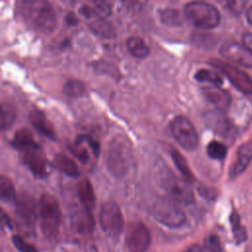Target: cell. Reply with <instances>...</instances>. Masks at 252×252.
<instances>
[{
  "instance_id": "6da1fadb",
  "label": "cell",
  "mask_w": 252,
  "mask_h": 252,
  "mask_svg": "<svg viewBox=\"0 0 252 252\" xmlns=\"http://www.w3.org/2000/svg\"><path fill=\"white\" fill-rule=\"evenodd\" d=\"M17 15L31 29L51 33L57 26L55 11L48 0H17Z\"/></svg>"
},
{
  "instance_id": "7a4b0ae2",
  "label": "cell",
  "mask_w": 252,
  "mask_h": 252,
  "mask_svg": "<svg viewBox=\"0 0 252 252\" xmlns=\"http://www.w3.org/2000/svg\"><path fill=\"white\" fill-rule=\"evenodd\" d=\"M155 171L157 182L167 193L168 197L185 205L194 202V195L188 182L185 179L178 178L166 164L157 161Z\"/></svg>"
},
{
  "instance_id": "3957f363",
  "label": "cell",
  "mask_w": 252,
  "mask_h": 252,
  "mask_svg": "<svg viewBox=\"0 0 252 252\" xmlns=\"http://www.w3.org/2000/svg\"><path fill=\"white\" fill-rule=\"evenodd\" d=\"M133 159L132 146L127 137L118 135L109 143L106 163L109 172L116 178L127 173Z\"/></svg>"
},
{
  "instance_id": "277c9868",
  "label": "cell",
  "mask_w": 252,
  "mask_h": 252,
  "mask_svg": "<svg viewBox=\"0 0 252 252\" xmlns=\"http://www.w3.org/2000/svg\"><path fill=\"white\" fill-rule=\"evenodd\" d=\"M184 18L191 26L199 30H213L220 22V14L217 7L204 1L187 3L184 7Z\"/></svg>"
},
{
  "instance_id": "5b68a950",
  "label": "cell",
  "mask_w": 252,
  "mask_h": 252,
  "mask_svg": "<svg viewBox=\"0 0 252 252\" xmlns=\"http://www.w3.org/2000/svg\"><path fill=\"white\" fill-rule=\"evenodd\" d=\"M40 230L44 237L54 238L61 223V209L54 196L48 193L41 195L38 203Z\"/></svg>"
},
{
  "instance_id": "8992f818",
  "label": "cell",
  "mask_w": 252,
  "mask_h": 252,
  "mask_svg": "<svg viewBox=\"0 0 252 252\" xmlns=\"http://www.w3.org/2000/svg\"><path fill=\"white\" fill-rule=\"evenodd\" d=\"M179 204L170 197H158L152 206V216L167 227H180L186 222L187 218Z\"/></svg>"
},
{
  "instance_id": "52a82bcc",
  "label": "cell",
  "mask_w": 252,
  "mask_h": 252,
  "mask_svg": "<svg viewBox=\"0 0 252 252\" xmlns=\"http://www.w3.org/2000/svg\"><path fill=\"white\" fill-rule=\"evenodd\" d=\"M99 222L102 230L112 239H117L124 227V220L119 205L108 200L101 205L99 211Z\"/></svg>"
},
{
  "instance_id": "ba28073f",
  "label": "cell",
  "mask_w": 252,
  "mask_h": 252,
  "mask_svg": "<svg viewBox=\"0 0 252 252\" xmlns=\"http://www.w3.org/2000/svg\"><path fill=\"white\" fill-rule=\"evenodd\" d=\"M170 132L176 142L185 150L192 151L199 143L198 134L192 122L185 116H175L170 122Z\"/></svg>"
},
{
  "instance_id": "9c48e42d",
  "label": "cell",
  "mask_w": 252,
  "mask_h": 252,
  "mask_svg": "<svg viewBox=\"0 0 252 252\" xmlns=\"http://www.w3.org/2000/svg\"><path fill=\"white\" fill-rule=\"evenodd\" d=\"M210 64L221 72L237 91L243 94H252V80L245 72L230 63L219 59L210 60Z\"/></svg>"
},
{
  "instance_id": "30bf717a",
  "label": "cell",
  "mask_w": 252,
  "mask_h": 252,
  "mask_svg": "<svg viewBox=\"0 0 252 252\" xmlns=\"http://www.w3.org/2000/svg\"><path fill=\"white\" fill-rule=\"evenodd\" d=\"M23 156V161L28 168L38 177L48 174V162L40 146L34 141L19 150Z\"/></svg>"
},
{
  "instance_id": "8fae6325",
  "label": "cell",
  "mask_w": 252,
  "mask_h": 252,
  "mask_svg": "<svg viewBox=\"0 0 252 252\" xmlns=\"http://www.w3.org/2000/svg\"><path fill=\"white\" fill-rule=\"evenodd\" d=\"M151 244V232L143 222L130 225L126 235V246L129 252H146Z\"/></svg>"
},
{
  "instance_id": "7c38bea8",
  "label": "cell",
  "mask_w": 252,
  "mask_h": 252,
  "mask_svg": "<svg viewBox=\"0 0 252 252\" xmlns=\"http://www.w3.org/2000/svg\"><path fill=\"white\" fill-rule=\"evenodd\" d=\"M220 53L229 62L252 68V52L243 43L226 42L220 47Z\"/></svg>"
},
{
  "instance_id": "4fadbf2b",
  "label": "cell",
  "mask_w": 252,
  "mask_h": 252,
  "mask_svg": "<svg viewBox=\"0 0 252 252\" xmlns=\"http://www.w3.org/2000/svg\"><path fill=\"white\" fill-rule=\"evenodd\" d=\"M72 151L83 163H88L92 158L98 157L99 144L89 135H81L77 138Z\"/></svg>"
},
{
  "instance_id": "5bb4252c",
  "label": "cell",
  "mask_w": 252,
  "mask_h": 252,
  "mask_svg": "<svg viewBox=\"0 0 252 252\" xmlns=\"http://www.w3.org/2000/svg\"><path fill=\"white\" fill-rule=\"evenodd\" d=\"M252 160V138L243 143L237 150L234 162L229 168V177L235 178L247 168Z\"/></svg>"
},
{
  "instance_id": "9a60e30c",
  "label": "cell",
  "mask_w": 252,
  "mask_h": 252,
  "mask_svg": "<svg viewBox=\"0 0 252 252\" xmlns=\"http://www.w3.org/2000/svg\"><path fill=\"white\" fill-rule=\"evenodd\" d=\"M15 202L17 204L18 215L23 222L28 226L33 225L36 218V205L34 199L28 194H22Z\"/></svg>"
},
{
  "instance_id": "2e32d148",
  "label": "cell",
  "mask_w": 252,
  "mask_h": 252,
  "mask_svg": "<svg viewBox=\"0 0 252 252\" xmlns=\"http://www.w3.org/2000/svg\"><path fill=\"white\" fill-rule=\"evenodd\" d=\"M202 93L205 96V98L215 105L219 110H223L229 107L231 102V97L229 94L220 89L219 86H213V87H206L202 90Z\"/></svg>"
},
{
  "instance_id": "e0dca14e",
  "label": "cell",
  "mask_w": 252,
  "mask_h": 252,
  "mask_svg": "<svg viewBox=\"0 0 252 252\" xmlns=\"http://www.w3.org/2000/svg\"><path fill=\"white\" fill-rule=\"evenodd\" d=\"M30 121L32 127L37 130L40 134L43 136L54 140L56 135H55V130L52 126V124L49 122V120L46 118L45 114L38 109H33L30 113Z\"/></svg>"
},
{
  "instance_id": "ac0fdd59",
  "label": "cell",
  "mask_w": 252,
  "mask_h": 252,
  "mask_svg": "<svg viewBox=\"0 0 252 252\" xmlns=\"http://www.w3.org/2000/svg\"><path fill=\"white\" fill-rule=\"evenodd\" d=\"M78 196L84 210L92 213L95 207V195L94 187L89 179H82L78 185Z\"/></svg>"
},
{
  "instance_id": "d6986e66",
  "label": "cell",
  "mask_w": 252,
  "mask_h": 252,
  "mask_svg": "<svg viewBox=\"0 0 252 252\" xmlns=\"http://www.w3.org/2000/svg\"><path fill=\"white\" fill-rule=\"evenodd\" d=\"M89 28L95 35L101 38L111 39L116 36L115 29L110 23L105 21V19L98 18L97 20L92 22L89 25Z\"/></svg>"
},
{
  "instance_id": "ffe728a7",
  "label": "cell",
  "mask_w": 252,
  "mask_h": 252,
  "mask_svg": "<svg viewBox=\"0 0 252 252\" xmlns=\"http://www.w3.org/2000/svg\"><path fill=\"white\" fill-rule=\"evenodd\" d=\"M55 164L63 173L70 177H78L80 175V170L78 164L67 155L58 154L55 157Z\"/></svg>"
},
{
  "instance_id": "44dd1931",
  "label": "cell",
  "mask_w": 252,
  "mask_h": 252,
  "mask_svg": "<svg viewBox=\"0 0 252 252\" xmlns=\"http://www.w3.org/2000/svg\"><path fill=\"white\" fill-rule=\"evenodd\" d=\"M126 45L131 55L136 58H146L150 53L149 46L147 45L145 40L139 36L129 37L126 41Z\"/></svg>"
},
{
  "instance_id": "7402d4cb",
  "label": "cell",
  "mask_w": 252,
  "mask_h": 252,
  "mask_svg": "<svg viewBox=\"0 0 252 252\" xmlns=\"http://www.w3.org/2000/svg\"><path fill=\"white\" fill-rule=\"evenodd\" d=\"M16 119V110L14 106L8 102H3L0 108V128L2 131L8 130Z\"/></svg>"
},
{
  "instance_id": "603a6c76",
  "label": "cell",
  "mask_w": 252,
  "mask_h": 252,
  "mask_svg": "<svg viewBox=\"0 0 252 252\" xmlns=\"http://www.w3.org/2000/svg\"><path fill=\"white\" fill-rule=\"evenodd\" d=\"M63 93L66 96L71 98H78L85 94L86 93V86L85 84L76 79L68 80L63 86Z\"/></svg>"
},
{
  "instance_id": "cb8c5ba5",
  "label": "cell",
  "mask_w": 252,
  "mask_h": 252,
  "mask_svg": "<svg viewBox=\"0 0 252 252\" xmlns=\"http://www.w3.org/2000/svg\"><path fill=\"white\" fill-rule=\"evenodd\" d=\"M221 110L218 112H213L208 115V122L212 128L215 129L219 134H226L229 130L228 120L220 113Z\"/></svg>"
},
{
  "instance_id": "d4e9b609",
  "label": "cell",
  "mask_w": 252,
  "mask_h": 252,
  "mask_svg": "<svg viewBox=\"0 0 252 252\" xmlns=\"http://www.w3.org/2000/svg\"><path fill=\"white\" fill-rule=\"evenodd\" d=\"M159 19L163 25L170 27H178L183 23L180 12L173 8H167L159 11Z\"/></svg>"
},
{
  "instance_id": "484cf974",
  "label": "cell",
  "mask_w": 252,
  "mask_h": 252,
  "mask_svg": "<svg viewBox=\"0 0 252 252\" xmlns=\"http://www.w3.org/2000/svg\"><path fill=\"white\" fill-rule=\"evenodd\" d=\"M171 158L174 161L175 166L177 167V169L180 171L181 175L183 176V178L187 181V182H191L194 180V176L187 164V161L185 159V158L176 150H172L171 151Z\"/></svg>"
},
{
  "instance_id": "4316f807",
  "label": "cell",
  "mask_w": 252,
  "mask_h": 252,
  "mask_svg": "<svg viewBox=\"0 0 252 252\" xmlns=\"http://www.w3.org/2000/svg\"><path fill=\"white\" fill-rule=\"evenodd\" d=\"M0 195L3 202H14L17 199L16 190L11 179L5 175L0 177Z\"/></svg>"
},
{
  "instance_id": "83f0119b",
  "label": "cell",
  "mask_w": 252,
  "mask_h": 252,
  "mask_svg": "<svg viewBox=\"0 0 252 252\" xmlns=\"http://www.w3.org/2000/svg\"><path fill=\"white\" fill-rule=\"evenodd\" d=\"M194 78L198 82H204L212 84L213 86H220L222 84V79L220 76L219 73L213 70L209 69H199L195 75Z\"/></svg>"
},
{
  "instance_id": "f1b7e54d",
  "label": "cell",
  "mask_w": 252,
  "mask_h": 252,
  "mask_svg": "<svg viewBox=\"0 0 252 252\" xmlns=\"http://www.w3.org/2000/svg\"><path fill=\"white\" fill-rule=\"evenodd\" d=\"M230 223H231L233 236H234V239L236 240V242L241 243V242L245 241V239L247 238V234H246L245 228L241 225L240 217L238 216V214L236 212H233L230 215Z\"/></svg>"
},
{
  "instance_id": "f546056e",
  "label": "cell",
  "mask_w": 252,
  "mask_h": 252,
  "mask_svg": "<svg viewBox=\"0 0 252 252\" xmlns=\"http://www.w3.org/2000/svg\"><path fill=\"white\" fill-rule=\"evenodd\" d=\"M93 3L94 15L100 19H105L111 14V1L112 0H89Z\"/></svg>"
},
{
  "instance_id": "4dcf8cb0",
  "label": "cell",
  "mask_w": 252,
  "mask_h": 252,
  "mask_svg": "<svg viewBox=\"0 0 252 252\" xmlns=\"http://www.w3.org/2000/svg\"><path fill=\"white\" fill-rule=\"evenodd\" d=\"M207 154L210 158H214V159H223L226 156V153H227V149L226 147L219 142V141H212L208 144L207 146Z\"/></svg>"
},
{
  "instance_id": "1f68e13d",
  "label": "cell",
  "mask_w": 252,
  "mask_h": 252,
  "mask_svg": "<svg viewBox=\"0 0 252 252\" xmlns=\"http://www.w3.org/2000/svg\"><path fill=\"white\" fill-rule=\"evenodd\" d=\"M225 7L234 16L241 15L246 9L248 0H223Z\"/></svg>"
},
{
  "instance_id": "d6a6232c",
  "label": "cell",
  "mask_w": 252,
  "mask_h": 252,
  "mask_svg": "<svg viewBox=\"0 0 252 252\" xmlns=\"http://www.w3.org/2000/svg\"><path fill=\"white\" fill-rule=\"evenodd\" d=\"M12 242L20 252H37L36 248L32 244L26 241L21 235L14 234L12 236Z\"/></svg>"
},
{
  "instance_id": "836d02e7",
  "label": "cell",
  "mask_w": 252,
  "mask_h": 252,
  "mask_svg": "<svg viewBox=\"0 0 252 252\" xmlns=\"http://www.w3.org/2000/svg\"><path fill=\"white\" fill-rule=\"evenodd\" d=\"M205 247H206L208 252H221L222 251V247H221L220 237L215 233L210 234L206 238Z\"/></svg>"
},
{
  "instance_id": "e575fe53",
  "label": "cell",
  "mask_w": 252,
  "mask_h": 252,
  "mask_svg": "<svg viewBox=\"0 0 252 252\" xmlns=\"http://www.w3.org/2000/svg\"><path fill=\"white\" fill-rule=\"evenodd\" d=\"M242 43L252 52V32H245L242 35Z\"/></svg>"
},
{
  "instance_id": "d590c367",
  "label": "cell",
  "mask_w": 252,
  "mask_h": 252,
  "mask_svg": "<svg viewBox=\"0 0 252 252\" xmlns=\"http://www.w3.org/2000/svg\"><path fill=\"white\" fill-rule=\"evenodd\" d=\"M66 21H67V24L69 26H74V25H77V23H78V19H77V17L73 13H69L67 15Z\"/></svg>"
},
{
  "instance_id": "8d00e7d4",
  "label": "cell",
  "mask_w": 252,
  "mask_h": 252,
  "mask_svg": "<svg viewBox=\"0 0 252 252\" xmlns=\"http://www.w3.org/2000/svg\"><path fill=\"white\" fill-rule=\"evenodd\" d=\"M184 252H203V248L199 244H193L189 246Z\"/></svg>"
},
{
  "instance_id": "74e56055",
  "label": "cell",
  "mask_w": 252,
  "mask_h": 252,
  "mask_svg": "<svg viewBox=\"0 0 252 252\" xmlns=\"http://www.w3.org/2000/svg\"><path fill=\"white\" fill-rule=\"evenodd\" d=\"M246 19H247V22L252 26V5L248 8L246 12Z\"/></svg>"
}]
</instances>
